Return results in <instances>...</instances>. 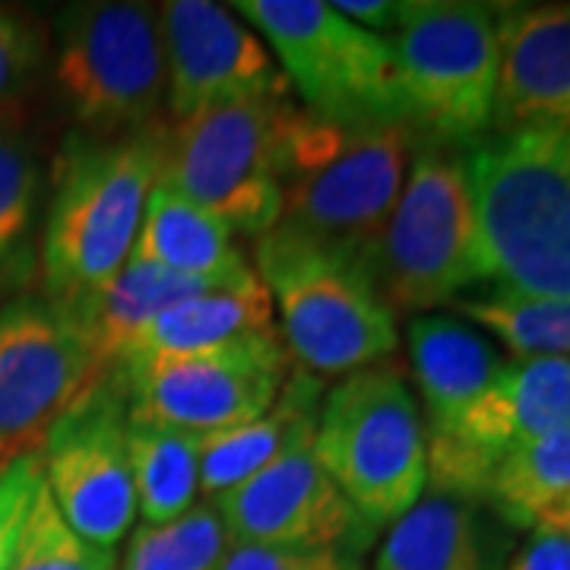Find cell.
Here are the masks:
<instances>
[{"label":"cell","mask_w":570,"mask_h":570,"mask_svg":"<svg viewBox=\"0 0 570 570\" xmlns=\"http://www.w3.org/2000/svg\"><path fill=\"white\" fill-rule=\"evenodd\" d=\"M419 140L406 121L371 127L321 121L292 96L279 111V223L374 273Z\"/></svg>","instance_id":"1"},{"label":"cell","mask_w":570,"mask_h":570,"mask_svg":"<svg viewBox=\"0 0 570 570\" xmlns=\"http://www.w3.org/2000/svg\"><path fill=\"white\" fill-rule=\"evenodd\" d=\"M159 178V127L134 137H70L39 238L41 298L80 314L134 254Z\"/></svg>","instance_id":"2"},{"label":"cell","mask_w":570,"mask_h":570,"mask_svg":"<svg viewBox=\"0 0 570 570\" xmlns=\"http://www.w3.org/2000/svg\"><path fill=\"white\" fill-rule=\"evenodd\" d=\"M485 283L570 298V130H491L466 153Z\"/></svg>","instance_id":"3"},{"label":"cell","mask_w":570,"mask_h":570,"mask_svg":"<svg viewBox=\"0 0 570 570\" xmlns=\"http://www.w3.org/2000/svg\"><path fill=\"white\" fill-rule=\"evenodd\" d=\"M254 242V273L279 314L285 352L302 371L346 377L396 352V317L362 261L283 223Z\"/></svg>","instance_id":"4"},{"label":"cell","mask_w":570,"mask_h":570,"mask_svg":"<svg viewBox=\"0 0 570 570\" xmlns=\"http://www.w3.org/2000/svg\"><path fill=\"white\" fill-rule=\"evenodd\" d=\"M374 283L393 317L453 305L485 283L466 153L419 140L377 247Z\"/></svg>","instance_id":"5"},{"label":"cell","mask_w":570,"mask_h":570,"mask_svg":"<svg viewBox=\"0 0 570 570\" xmlns=\"http://www.w3.org/2000/svg\"><path fill=\"white\" fill-rule=\"evenodd\" d=\"M314 456L374 532L400 520L428 491L422 409L409 381L371 365L324 393Z\"/></svg>","instance_id":"6"},{"label":"cell","mask_w":570,"mask_h":570,"mask_svg":"<svg viewBox=\"0 0 570 570\" xmlns=\"http://www.w3.org/2000/svg\"><path fill=\"white\" fill-rule=\"evenodd\" d=\"M55 86L86 137H134L165 121L163 13L153 3H70L55 20Z\"/></svg>","instance_id":"7"},{"label":"cell","mask_w":570,"mask_h":570,"mask_svg":"<svg viewBox=\"0 0 570 570\" xmlns=\"http://www.w3.org/2000/svg\"><path fill=\"white\" fill-rule=\"evenodd\" d=\"M232 10L266 41L307 115L340 127L406 121L387 36L321 0H238Z\"/></svg>","instance_id":"8"},{"label":"cell","mask_w":570,"mask_h":570,"mask_svg":"<svg viewBox=\"0 0 570 570\" xmlns=\"http://www.w3.org/2000/svg\"><path fill=\"white\" fill-rule=\"evenodd\" d=\"M387 41L403 111L419 137L456 149L489 137L501 77L498 7L415 0Z\"/></svg>","instance_id":"9"},{"label":"cell","mask_w":570,"mask_h":570,"mask_svg":"<svg viewBox=\"0 0 570 570\" xmlns=\"http://www.w3.org/2000/svg\"><path fill=\"white\" fill-rule=\"evenodd\" d=\"M285 99H245L159 124V181L261 238L283 216L279 111Z\"/></svg>","instance_id":"10"},{"label":"cell","mask_w":570,"mask_h":570,"mask_svg":"<svg viewBox=\"0 0 570 570\" xmlns=\"http://www.w3.org/2000/svg\"><path fill=\"white\" fill-rule=\"evenodd\" d=\"M279 330L247 336L232 346L134 358L115 374L134 419L216 434L264 415L292 374Z\"/></svg>","instance_id":"11"},{"label":"cell","mask_w":570,"mask_h":570,"mask_svg":"<svg viewBox=\"0 0 570 570\" xmlns=\"http://www.w3.org/2000/svg\"><path fill=\"white\" fill-rule=\"evenodd\" d=\"M82 324L41 295L0 305V469L41 453L48 431L99 384Z\"/></svg>","instance_id":"12"},{"label":"cell","mask_w":570,"mask_h":570,"mask_svg":"<svg viewBox=\"0 0 570 570\" xmlns=\"http://www.w3.org/2000/svg\"><path fill=\"white\" fill-rule=\"evenodd\" d=\"M45 489L63 520L99 549H118L137 520L127 453V393L118 374L92 384L41 444Z\"/></svg>","instance_id":"13"},{"label":"cell","mask_w":570,"mask_h":570,"mask_svg":"<svg viewBox=\"0 0 570 570\" xmlns=\"http://www.w3.org/2000/svg\"><path fill=\"white\" fill-rule=\"evenodd\" d=\"M570 428V362L508 358L482 400L448 438L425 441L428 489L475 498L510 453Z\"/></svg>","instance_id":"14"},{"label":"cell","mask_w":570,"mask_h":570,"mask_svg":"<svg viewBox=\"0 0 570 570\" xmlns=\"http://www.w3.org/2000/svg\"><path fill=\"white\" fill-rule=\"evenodd\" d=\"M159 13L168 121L228 102L292 96L273 51L235 10L209 0H168Z\"/></svg>","instance_id":"15"},{"label":"cell","mask_w":570,"mask_h":570,"mask_svg":"<svg viewBox=\"0 0 570 570\" xmlns=\"http://www.w3.org/2000/svg\"><path fill=\"white\" fill-rule=\"evenodd\" d=\"M225 530L238 546L346 549L365 554L377 532L326 475L314 448L292 450L245 485L216 498Z\"/></svg>","instance_id":"16"},{"label":"cell","mask_w":570,"mask_h":570,"mask_svg":"<svg viewBox=\"0 0 570 570\" xmlns=\"http://www.w3.org/2000/svg\"><path fill=\"white\" fill-rule=\"evenodd\" d=\"M501 77L491 130H570V3L498 7Z\"/></svg>","instance_id":"17"},{"label":"cell","mask_w":570,"mask_h":570,"mask_svg":"<svg viewBox=\"0 0 570 570\" xmlns=\"http://www.w3.org/2000/svg\"><path fill=\"white\" fill-rule=\"evenodd\" d=\"M517 532L482 501L428 489L393 520L371 570H508Z\"/></svg>","instance_id":"18"},{"label":"cell","mask_w":570,"mask_h":570,"mask_svg":"<svg viewBox=\"0 0 570 570\" xmlns=\"http://www.w3.org/2000/svg\"><path fill=\"white\" fill-rule=\"evenodd\" d=\"M406 343L425 441L448 438L494 384L508 358H501L479 326L448 314L412 317Z\"/></svg>","instance_id":"19"},{"label":"cell","mask_w":570,"mask_h":570,"mask_svg":"<svg viewBox=\"0 0 570 570\" xmlns=\"http://www.w3.org/2000/svg\"><path fill=\"white\" fill-rule=\"evenodd\" d=\"M324 403V381L292 367L276 403L245 425L200 438V494L216 501L225 491L245 485L257 472L314 444V428Z\"/></svg>","instance_id":"20"},{"label":"cell","mask_w":570,"mask_h":570,"mask_svg":"<svg viewBox=\"0 0 570 570\" xmlns=\"http://www.w3.org/2000/svg\"><path fill=\"white\" fill-rule=\"evenodd\" d=\"M225 283H235V279L184 276V273H171V269L130 257L121 266V273L105 285L80 314H73L89 336V348H92V362H96L99 377L105 381L108 374H115L130 358L142 330L153 324L163 311L178 305L184 298H194L200 292L219 288Z\"/></svg>","instance_id":"21"},{"label":"cell","mask_w":570,"mask_h":570,"mask_svg":"<svg viewBox=\"0 0 570 570\" xmlns=\"http://www.w3.org/2000/svg\"><path fill=\"white\" fill-rule=\"evenodd\" d=\"M130 257L200 279H242L254 273L235 245V232L159 178L142 206Z\"/></svg>","instance_id":"22"},{"label":"cell","mask_w":570,"mask_h":570,"mask_svg":"<svg viewBox=\"0 0 570 570\" xmlns=\"http://www.w3.org/2000/svg\"><path fill=\"white\" fill-rule=\"evenodd\" d=\"M273 302L257 273L184 298L142 330L127 362L153 355H187L273 333ZM124 362V365H127Z\"/></svg>","instance_id":"23"},{"label":"cell","mask_w":570,"mask_h":570,"mask_svg":"<svg viewBox=\"0 0 570 570\" xmlns=\"http://www.w3.org/2000/svg\"><path fill=\"white\" fill-rule=\"evenodd\" d=\"M127 453L142 523H168L197 504L200 434L134 419L127 412Z\"/></svg>","instance_id":"24"},{"label":"cell","mask_w":570,"mask_h":570,"mask_svg":"<svg viewBox=\"0 0 570 570\" xmlns=\"http://www.w3.org/2000/svg\"><path fill=\"white\" fill-rule=\"evenodd\" d=\"M45 168L20 124H0V292H20L39 269Z\"/></svg>","instance_id":"25"},{"label":"cell","mask_w":570,"mask_h":570,"mask_svg":"<svg viewBox=\"0 0 570 570\" xmlns=\"http://www.w3.org/2000/svg\"><path fill=\"white\" fill-rule=\"evenodd\" d=\"M570 498V428L551 431L491 472L482 504H489L510 530H532L542 513Z\"/></svg>","instance_id":"26"},{"label":"cell","mask_w":570,"mask_h":570,"mask_svg":"<svg viewBox=\"0 0 570 570\" xmlns=\"http://www.w3.org/2000/svg\"><path fill=\"white\" fill-rule=\"evenodd\" d=\"M453 311L466 324L489 330L513 358H564L570 362V298H535L508 288L463 295Z\"/></svg>","instance_id":"27"},{"label":"cell","mask_w":570,"mask_h":570,"mask_svg":"<svg viewBox=\"0 0 570 570\" xmlns=\"http://www.w3.org/2000/svg\"><path fill=\"white\" fill-rule=\"evenodd\" d=\"M232 535L216 501H197L168 523L134 527L118 570H223Z\"/></svg>","instance_id":"28"},{"label":"cell","mask_w":570,"mask_h":570,"mask_svg":"<svg viewBox=\"0 0 570 570\" xmlns=\"http://www.w3.org/2000/svg\"><path fill=\"white\" fill-rule=\"evenodd\" d=\"M7 570H118V549H99L86 542L63 520L51 491L41 482Z\"/></svg>","instance_id":"29"},{"label":"cell","mask_w":570,"mask_h":570,"mask_svg":"<svg viewBox=\"0 0 570 570\" xmlns=\"http://www.w3.org/2000/svg\"><path fill=\"white\" fill-rule=\"evenodd\" d=\"M48 41L26 13L0 7V124H20L39 86Z\"/></svg>","instance_id":"30"},{"label":"cell","mask_w":570,"mask_h":570,"mask_svg":"<svg viewBox=\"0 0 570 570\" xmlns=\"http://www.w3.org/2000/svg\"><path fill=\"white\" fill-rule=\"evenodd\" d=\"M45 482L41 453H29L0 469V570H7L13 546L20 539L32 498Z\"/></svg>","instance_id":"31"},{"label":"cell","mask_w":570,"mask_h":570,"mask_svg":"<svg viewBox=\"0 0 570 570\" xmlns=\"http://www.w3.org/2000/svg\"><path fill=\"white\" fill-rule=\"evenodd\" d=\"M223 570H365L362 554L346 549H283L232 542Z\"/></svg>","instance_id":"32"},{"label":"cell","mask_w":570,"mask_h":570,"mask_svg":"<svg viewBox=\"0 0 570 570\" xmlns=\"http://www.w3.org/2000/svg\"><path fill=\"white\" fill-rule=\"evenodd\" d=\"M333 7L367 32H377V36L390 32L393 36L409 20V13L415 10V0H340Z\"/></svg>","instance_id":"33"},{"label":"cell","mask_w":570,"mask_h":570,"mask_svg":"<svg viewBox=\"0 0 570 570\" xmlns=\"http://www.w3.org/2000/svg\"><path fill=\"white\" fill-rule=\"evenodd\" d=\"M508 570H570V535L532 530L527 546L513 551Z\"/></svg>","instance_id":"34"},{"label":"cell","mask_w":570,"mask_h":570,"mask_svg":"<svg viewBox=\"0 0 570 570\" xmlns=\"http://www.w3.org/2000/svg\"><path fill=\"white\" fill-rule=\"evenodd\" d=\"M532 530H551L561 532V535H570V498L568 501H561L558 508H551L549 513H542L539 523H535Z\"/></svg>","instance_id":"35"}]
</instances>
